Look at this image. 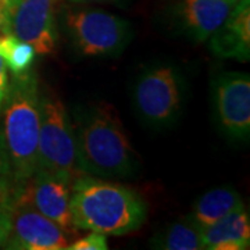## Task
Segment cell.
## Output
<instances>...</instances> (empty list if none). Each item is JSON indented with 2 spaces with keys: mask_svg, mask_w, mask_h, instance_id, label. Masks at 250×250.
Segmentation results:
<instances>
[{
  "mask_svg": "<svg viewBox=\"0 0 250 250\" xmlns=\"http://www.w3.org/2000/svg\"><path fill=\"white\" fill-rule=\"evenodd\" d=\"M80 170L99 178H126L139 168L116 110L107 103L77 108L72 114Z\"/></svg>",
  "mask_w": 250,
  "mask_h": 250,
  "instance_id": "cell-1",
  "label": "cell"
},
{
  "mask_svg": "<svg viewBox=\"0 0 250 250\" xmlns=\"http://www.w3.org/2000/svg\"><path fill=\"white\" fill-rule=\"evenodd\" d=\"M70 211L77 229L106 236L134 232L147 218V205L135 190L86 174L71 182Z\"/></svg>",
  "mask_w": 250,
  "mask_h": 250,
  "instance_id": "cell-2",
  "label": "cell"
},
{
  "mask_svg": "<svg viewBox=\"0 0 250 250\" xmlns=\"http://www.w3.org/2000/svg\"><path fill=\"white\" fill-rule=\"evenodd\" d=\"M39 83L35 72L13 77L3 106V143L20 189L36 171L39 139Z\"/></svg>",
  "mask_w": 250,
  "mask_h": 250,
  "instance_id": "cell-3",
  "label": "cell"
},
{
  "mask_svg": "<svg viewBox=\"0 0 250 250\" xmlns=\"http://www.w3.org/2000/svg\"><path fill=\"white\" fill-rule=\"evenodd\" d=\"M36 170L74 181L85 175L78 166L77 142L68 111L52 90L39 89V139Z\"/></svg>",
  "mask_w": 250,
  "mask_h": 250,
  "instance_id": "cell-4",
  "label": "cell"
},
{
  "mask_svg": "<svg viewBox=\"0 0 250 250\" xmlns=\"http://www.w3.org/2000/svg\"><path fill=\"white\" fill-rule=\"evenodd\" d=\"M64 27L77 52L86 57H116L132 39L131 24L103 10H70Z\"/></svg>",
  "mask_w": 250,
  "mask_h": 250,
  "instance_id": "cell-5",
  "label": "cell"
},
{
  "mask_svg": "<svg viewBox=\"0 0 250 250\" xmlns=\"http://www.w3.org/2000/svg\"><path fill=\"white\" fill-rule=\"evenodd\" d=\"M184 80L172 65H154L138 77L132 90L136 114L153 128H166L178 120L184 106Z\"/></svg>",
  "mask_w": 250,
  "mask_h": 250,
  "instance_id": "cell-6",
  "label": "cell"
},
{
  "mask_svg": "<svg viewBox=\"0 0 250 250\" xmlns=\"http://www.w3.org/2000/svg\"><path fill=\"white\" fill-rule=\"evenodd\" d=\"M59 0H9L3 34L17 36L38 54H50L57 43L54 10Z\"/></svg>",
  "mask_w": 250,
  "mask_h": 250,
  "instance_id": "cell-7",
  "label": "cell"
},
{
  "mask_svg": "<svg viewBox=\"0 0 250 250\" xmlns=\"http://www.w3.org/2000/svg\"><path fill=\"white\" fill-rule=\"evenodd\" d=\"M71 179L62 174L36 170L35 174L20 188L13 206H29L56 223L70 238L78 231L70 211Z\"/></svg>",
  "mask_w": 250,
  "mask_h": 250,
  "instance_id": "cell-8",
  "label": "cell"
},
{
  "mask_svg": "<svg viewBox=\"0 0 250 250\" xmlns=\"http://www.w3.org/2000/svg\"><path fill=\"white\" fill-rule=\"evenodd\" d=\"M218 123L232 141H248L250 135V78L245 72H223L214 82Z\"/></svg>",
  "mask_w": 250,
  "mask_h": 250,
  "instance_id": "cell-9",
  "label": "cell"
},
{
  "mask_svg": "<svg viewBox=\"0 0 250 250\" xmlns=\"http://www.w3.org/2000/svg\"><path fill=\"white\" fill-rule=\"evenodd\" d=\"M4 243L7 249L62 250L71 242L52 220L29 206L17 205L11 208V229Z\"/></svg>",
  "mask_w": 250,
  "mask_h": 250,
  "instance_id": "cell-10",
  "label": "cell"
},
{
  "mask_svg": "<svg viewBox=\"0 0 250 250\" xmlns=\"http://www.w3.org/2000/svg\"><path fill=\"white\" fill-rule=\"evenodd\" d=\"M228 0H178L174 16L179 31L195 42H206L233 9Z\"/></svg>",
  "mask_w": 250,
  "mask_h": 250,
  "instance_id": "cell-11",
  "label": "cell"
},
{
  "mask_svg": "<svg viewBox=\"0 0 250 250\" xmlns=\"http://www.w3.org/2000/svg\"><path fill=\"white\" fill-rule=\"evenodd\" d=\"M206 42L217 57L248 62L250 56L249 0H239L223 25Z\"/></svg>",
  "mask_w": 250,
  "mask_h": 250,
  "instance_id": "cell-12",
  "label": "cell"
},
{
  "mask_svg": "<svg viewBox=\"0 0 250 250\" xmlns=\"http://www.w3.org/2000/svg\"><path fill=\"white\" fill-rule=\"evenodd\" d=\"M203 249L245 250L250 246V218L245 206L202 229Z\"/></svg>",
  "mask_w": 250,
  "mask_h": 250,
  "instance_id": "cell-13",
  "label": "cell"
},
{
  "mask_svg": "<svg viewBox=\"0 0 250 250\" xmlns=\"http://www.w3.org/2000/svg\"><path fill=\"white\" fill-rule=\"evenodd\" d=\"M241 207H243V202L233 188H214L197 197L190 218L203 229Z\"/></svg>",
  "mask_w": 250,
  "mask_h": 250,
  "instance_id": "cell-14",
  "label": "cell"
},
{
  "mask_svg": "<svg viewBox=\"0 0 250 250\" xmlns=\"http://www.w3.org/2000/svg\"><path fill=\"white\" fill-rule=\"evenodd\" d=\"M150 245L152 248L164 250L203 249L202 229L189 215L164 227L153 236Z\"/></svg>",
  "mask_w": 250,
  "mask_h": 250,
  "instance_id": "cell-15",
  "label": "cell"
},
{
  "mask_svg": "<svg viewBox=\"0 0 250 250\" xmlns=\"http://www.w3.org/2000/svg\"><path fill=\"white\" fill-rule=\"evenodd\" d=\"M0 57L13 77H18L32 70L36 52L29 43L17 36L3 34L0 35Z\"/></svg>",
  "mask_w": 250,
  "mask_h": 250,
  "instance_id": "cell-16",
  "label": "cell"
},
{
  "mask_svg": "<svg viewBox=\"0 0 250 250\" xmlns=\"http://www.w3.org/2000/svg\"><path fill=\"white\" fill-rule=\"evenodd\" d=\"M107 239L106 235L90 231L86 236H82L77 241L71 242L67 250H107Z\"/></svg>",
  "mask_w": 250,
  "mask_h": 250,
  "instance_id": "cell-17",
  "label": "cell"
},
{
  "mask_svg": "<svg viewBox=\"0 0 250 250\" xmlns=\"http://www.w3.org/2000/svg\"><path fill=\"white\" fill-rule=\"evenodd\" d=\"M0 187L11 188L16 190V193L18 190V188L14 184V179H13L11 166H10L9 156H7V150L4 147L1 134H0Z\"/></svg>",
  "mask_w": 250,
  "mask_h": 250,
  "instance_id": "cell-18",
  "label": "cell"
},
{
  "mask_svg": "<svg viewBox=\"0 0 250 250\" xmlns=\"http://www.w3.org/2000/svg\"><path fill=\"white\" fill-rule=\"evenodd\" d=\"M11 208L13 207H0V246L4 245V242L9 238L11 229Z\"/></svg>",
  "mask_w": 250,
  "mask_h": 250,
  "instance_id": "cell-19",
  "label": "cell"
},
{
  "mask_svg": "<svg viewBox=\"0 0 250 250\" xmlns=\"http://www.w3.org/2000/svg\"><path fill=\"white\" fill-rule=\"evenodd\" d=\"M10 81L7 75V67L3 62V59L0 57V111L3 110V106L6 103V99L9 95Z\"/></svg>",
  "mask_w": 250,
  "mask_h": 250,
  "instance_id": "cell-20",
  "label": "cell"
},
{
  "mask_svg": "<svg viewBox=\"0 0 250 250\" xmlns=\"http://www.w3.org/2000/svg\"><path fill=\"white\" fill-rule=\"evenodd\" d=\"M14 196H16V190H14V189L6 187H0V203L13 207Z\"/></svg>",
  "mask_w": 250,
  "mask_h": 250,
  "instance_id": "cell-21",
  "label": "cell"
},
{
  "mask_svg": "<svg viewBox=\"0 0 250 250\" xmlns=\"http://www.w3.org/2000/svg\"><path fill=\"white\" fill-rule=\"evenodd\" d=\"M7 6H9V0H0V28L4 22L6 13H7Z\"/></svg>",
  "mask_w": 250,
  "mask_h": 250,
  "instance_id": "cell-22",
  "label": "cell"
},
{
  "mask_svg": "<svg viewBox=\"0 0 250 250\" xmlns=\"http://www.w3.org/2000/svg\"><path fill=\"white\" fill-rule=\"evenodd\" d=\"M72 4H88V3H102V1H110V0H68Z\"/></svg>",
  "mask_w": 250,
  "mask_h": 250,
  "instance_id": "cell-23",
  "label": "cell"
},
{
  "mask_svg": "<svg viewBox=\"0 0 250 250\" xmlns=\"http://www.w3.org/2000/svg\"><path fill=\"white\" fill-rule=\"evenodd\" d=\"M228 1H231V3H233V4H236V3H238L239 0H228Z\"/></svg>",
  "mask_w": 250,
  "mask_h": 250,
  "instance_id": "cell-24",
  "label": "cell"
},
{
  "mask_svg": "<svg viewBox=\"0 0 250 250\" xmlns=\"http://www.w3.org/2000/svg\"><path fill=\"white\" fill-rule=\"evenodd\" d=\"M1 206H6V207H11V206H7V205H3V203H0V207H1Z\"/></svg>",
  "mask_w": 250,
  "mask_h": 250,
  "instance_id": "cell-25",
  "label": "cell"
}]
</instances>
